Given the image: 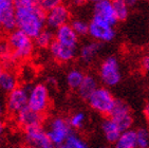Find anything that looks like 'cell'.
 I'll return each mask as SVG.
<instances>
[{"label":"cell","instance_id":"cell-2","mask_svg":"<svg viewBox=\"0 0 149 148\" xmlns=\"http://www.w3.org/2000/svg\"><path fill=\"white\" fill-rule=\"evenodd\" d=\"M6 41L9 43L14 60H24L33 54L35 47L33 39L18 29L9 33Z\"/></svg>","mask_w":149,"mask_h":148},{"label":"cell","instance_id":"cell-33","mask_svg":"<svg viewBox=\"0 0 149 148\" xmlns=\"http://www.w3.org/2000/svg\"><path fill=\"white\" fill-rule=\"evenodd\" d=\"M100 1H102V0H73V2L76 3V4H84V3H88V2L97 3Z\"/></svg>","mask_w":149,"mask_h":148},{"label":"cell","instance_id":"cell-7","mask_svg":"<svg viewBox=\"0 0 149 148\" xmlns=\"http://www.w3.org/2000/svg\"><path fill=\"white\" fill-rule=\"evenodd\" d=\"M90 37L94 41H98L100 43H111L115 38L116 32L114 27H112L109 23L105 22L103 20L92 17L89 22V33Z\"/></svg>","mask_w":149,"mask_h":148},{"label":"cell","instance_id":"cell-11","mask_svg":"<svg viewBox=\"0 0 149 148\" xmlns=\"http://www.w3.org/2000/svg\"><path fill=\"white\" fill-rule=\"evenodd\" d=\"M71 19V13L65 4L55 8L46 13V27L49 30H57L60 27L68 24Z\"/></svg>","mask_w":149,"mask_h":148},{"label":"cell","instance_id":"cell-42","mask_svg":"<svg viewBox=\"0 0 149 148\" xmlns=\"http://www.w3.org/2000/svg\"><path fill=\"white\" fill-rule=\"evenodd\" d=\"M0 148H1V142H0Z\"/></svg>","mask_w":149,"mask_h":148},{"label":"cell","instance_id":"cell-12","mask_svg":"<svg viewBox=\"0 0 149 148\" xmlns=\"http://www.w3.org/2000/svg\"><path fill=\"white\" fill-rule=\"evenodd\" d=\"M0 29L8 33L16 30V17L13 0H0Z\"/></svg>","mask_w":149,"mask_h":148},{"label":"cell","instance_id":"cell-10","mask_svg":"<svg viewBox=\"0 0 149 148\" xmlns=\"http://www.w3.org/2000/svg\"><path fill=\"white\" fill-rule=\"evenodd\" d=\"M24 140L28 143V145L35 148H56L42 126L26 129Z\"/></svg>","mask_w":149,"mask_h":148},{"label":"cell","instance_id":"cell-26","mask_svg":"<svg viewBox=\"0 0 149 148\" xmlns=\"http://www.w3.org/2000/svg\"><path fill=\"white\" fill-rule=\"evenodd\" d=\"M72 129H81L87 122V115L84 111H76L68 119Z\"/></svg>","mask_w":149,"mask_h":148},{"label":"cell","instance_id":"cell-23","mask_svg":"<svg viewBox=\"0 0 149 148\" xmlns=\"http://www.w3.org/2000/svg\"><path fill=\"white\" fill-rule=\"evenodd\" d=\"M86 76V74L79 68H72L70 69L66 75V82L67 85L72 90H77L80 84L83 83L84 78Z\"/></svg>","mask_w":149,"mask_h":148},{"label":"cell","instance_id":"cell-24","mask_svg":"<svg viewBox=\"0 0 149 148\" xmlns=\"http://www.w3.org/2000/svg\"><path fill=\"white\" fill-rule=\"evenodd\" d=\"M112 8L118 21H125L129 16V6L124 0H111Z\"/></svg>","mask_w":149,"mask_h":148},{"label":"cell","instance_id":"cell-9","mask_svg":"<svg viewBox=\"0 0 149 148\" xmlns=\"http://www.w3.org/2000/svg\"><path fill=\"white\" fill-rule=\"evenodd\" d=\"M28 94L29 89L28 87H17L12 92L8 93L6 100V111L11 114L17 115L20 111L28 107Z\"/></svg>","mask_w":149,"mask_h":148},{"label":"cell","instance_id":"cell-1","mask_svg":"<svg viewBox=\"0 0 149 148\" xmlns=\"http://www.w3.org/2000/svg\"><path fill=\"white\" fill-rule=\"evenodd\" d=\"M13 2L16 29L34 39L46 29V12L33 0H13Z\"/></svg>","mask_w":149,"mask_h":148},{"label":"cell","instance_id":"cell-27","mask_svg":"<svg viewBox=\"0 0 149 148\" xmlns=\"http://www.w3.org/2000/svg\"><path fill=\"white\" fill-rule=\"evenodd\" d=\"M69 24L73 29V31L77 34L78 37L86 36L89 33V22H87L83 19H78V18L72 19Z\"/></svg>","mask_w":149,"mask_h":148},{"label":"cell","instance_id":"cell-13","mask_svg":"<svg viewBox=\"0 0 149 148\" xmlns=\"http://www.w3.org/2000/svg\"><path fill=\"white\" fill-rule=\"evenodd\" d=\"M92 17L103 20L105 22L111 24L112 27H115L118 22L112 8L111 0H102L100 2L94 3Z\"/></svg>","mask_w":149,"mask_h":148},{"label":"cell","instance_id":"cell-14","mask_svg":"<svg viewBox=\"0 0 149 148\" xmlns=\"http://www.w3.org/2000/svg\"><path fill=\"white\" fill-rule=\"evenodd\" d=\"M54 40L65 47L77 50L79 37L68 23V24H65V26L58 28L57 30H55Z\"/></svg>","mask_w":149,"mask_h":148},{"label":"cell","instance_id":"cell-41","mask_svg":"<svg viewBox=\"0 0 149 148\" xmlns=\"http://www.w3.org/2000/svg\"><path fill=\"white\" fill-rule=\"evenodd\" d=\"M100 148H108L107 146H102V147H100Z\"/></svg>","mask_w":149,"mask_h":148},{"label":"cell","instance_id":"cell-18","mask_svg":"<svg viewBox=\"0 0 149 148\" xmlns=\"http://www.w3.org/2000/svg\"><path fill=\"white\" fill-rule=\"evenodd\" d=\"M100 128H102V132H103L106 141L108 143H111V144H114L116 142V140L118 139V137L120 135V133H122V131H120L116 122L110 117H106L102 122Z\"/></svg>","mask_w":149,"mask_h":148},{"label":"cell","instance_id":"cell-28","mask_svg":"<svg viewBox=\"0 0 149 148\" xmlns=\"http://www.w3.org/2000/svg\"><path fill=\"white\" fill-rule=\"evenodd\" d=\"M136 148H149V129L147 127H140L135 130Z\"/></svg>","mask_w":149,"mask_h":148},{"label":"cell","instance_id":"cell-5","mask_svg":"<svg viewBox=\"0 0 149 148\" xmlns=\"http://www.w3.org/2000/svg\"><path fill=\"white\" fill-rule=\"evenodd\" d=\"M115 98L112 92L107 87H98L91 96L87 100L88 105L93 111L97 112L102 115H109L111 112L113 105L115 103Z\"/></svg>","mask_w":149,"mask_h":148},{"label":"cell","instance_id":"cell-20","mask_svg":"<svg viewBox=\"0 0 149 148\" xmlns=\"http://www.w3.org/2000/svg\"><path fill=\"white\" fill-rule=\"evenodd\" d=\"M113 148H136V137H135V130L123 131L116 142L113 144Z\"/></svg>","mask_w":149,"mask_h":148},{"label":"cell","instance_id":"cell-21","mask_svg":"<svg viewBox=\"0 0 149 148\" xmlns=\"http://www.w3.org/2000/svg\"><path fill=\"white\" fill-rule=\"evenodd\" d=\"M18 87L17 76L11 71H4L0 76V90L10 93Z\"/></svg>","mask_w":149,"mask_h":148},{"label":"cell","instance_id":"cell-35","mask_svg":"<svg viewBox=\"0 0 149 148\" xmlns=\"http://www.w3.org/2000/svg\"><path fill=\"white\" fill-rule=\"evenodd\" d=\"M125 2L127 3V6H135L136 4V2H138V0H124Z\"/></svg>","mask_w":149,"mask_h":148},{"label":"cell","instance_id":"cell-34","mask_svg":"<svg viewBox=\"0 0 149 148\" xmlns=\"http://www.w3.org/2000/svg\"><path fill=\"white\" fill-rule=\"evenodd\" d=\"M4 130H6V123L2 120V117H0V135L4 132Z\"/></svg>","mask_w":149,"mask_h":148},{"label":"cell","instance_id":"cell-4","mask_svg":"<svg viewBox=\"0 0 149 148\" xmlns=\"http://www.w3.org/2000/svg\"><path fill=\"white\" fill-rule=\"evenodd\" d=\"M28 108L38 114H45L50 107L49 89L45 84L37 83L28 87Z\"/></svg>","mask_w":149,"mask_h":148},{"label":"cell","instance_id":"cell-19","mask_svg":"<svg viewBox=\"0 0 149 148\" xmlns=\"http://www.w3.org/2000/svg\"><path fill=\"white\" fill-rule=\"evenodd\" d=\"M98 80L94 75L92 74H86V76L84 78L83 83L80 84V86L78 87L77 91L78 96L81 100H88L91 94L98 88Z\"/></svg>","mask_w":149,"mask_h":148},{"label":"cell","instance_id":"cell-6","mask_svg":"<svg viewBox=\"0 0 149 148\" xmlns=\"http://www.w3.org/2000/svg\"><path fill=\"white\" fill-rule=\"evenodd\" d=\"M46 131L52 143L57 147L73 132V129L66 117L57 115L49 121Z\"/></svg>","mask_w":149,"mask_h":148},{"label":"cell","instance_id":"cell-16","mask_svg":"<svg viewBox=\"0 0 149 148\" xmlns=\"http://www.w3.org/2000/svg\"><path fill=\"white\" fill-rule=\"evenodd\" d=\"M16 122L21 128L26 130V129L32 128V127L41 126V124H42V115L36 113V112L32 111L31 109L26 107V109L20 111L19 113L16 115Z\"/></svg>","mask_w":149,"mask_h":148},{"label":"cell","instance_id":"cell-3","mask_svg":"<svg viewBox=\"0 0 149 148\" xmlns=\"http://www.w3.org/2000/svg\"><path fill=\"white\" fill-rule=\"evenodd\" d=\"M98 78L104 87H115L122 80V70L118 59L115 56H108L100 63L98 68Z\"/></svg>","mask_w":149,"mask_h":148},{"label":"cell","instance_id":"cell-15","mask_svg":"<svg viewBox=\"0 0 149 148\" xmlns=\"http://www.w3.org/2000/svg\"><path fill=\"white\" fill-rule=\"evenodd\" d=\"M49 50L52 57L56 61H58L60 64L70 63L77 55V50L65 47L63 45L58 43L57 41H55V40L51 43V46L49 47Z\"/></svg>","mask_w":149,"mask_h":148},{"label":"cell","instance_id":"cell-38","mask_svg":"<svg viewBox=\"0 0 149 148\" xmlns=\"http://www.w3.org/2000/svg\"><path fill=\"white\" fill-rule=\"evenodd\" d=\"M41 1H42V0H33V2H34L35 4L39 6H40V4H41Z\"/></svg>","mask_w":149,"mask_h":148},{"label":"cell","instance_id":"cell-32","mask_svg":"<svg viewBox=\"0 0 149 148\" xmlns=\"http://www.w3.org/2000/svg\"><path fill=\"white\" fill-rule=\"evenodd\" d=\"M6 103L3 102L2 98L0 97V117H3V114L6 113Z\"/></svg>","mask_w":149,"mask_h":148},{"label":"cell","instance_id":"cell-31","mask_svg":"<svg viewBox=\"0 0 149 148\" xmlns=\"http://www.w3.org/2000/svg\"><path fill=\"white\" fill-rule=\"evenodd\" d=\"M142 68L145 72H148L149 73V55H145L142 59Z\"/></svg>","mask_w":149,"mask_h":148},{"label":"cell","instance_id":"cell-22","mask_svg":"<svg viewBox=\"0 0 149 148\" xmlns=\"http://www.w3.org/2000/svg\"><path fill=\"white\" fill-rule=\"evenodd\" d=\"M56 148H89V144L86 139L77 132H72L60 145Z\"/></svg>","mask_w":149,"mask_h":148},{"label":"cell","instance_id":"cell-36","mask_svg":"<svg viewBox=\"0 0 149 148\" xmlns=\"http://www.w3.org/2000/svg\"><path fill=\"white\" fill-rule=\"evenodd\" d=\"M144 113H145V115H146L147 119H149V103L148 104H146L145 107H144Z\"/></svg>","mask_w":149,"mask_h":148},{"label":"cell","instance_id":"cell-25","mask_svg":"<svg viewBox=\"0 0 149 148\" xmlns=\"http://www.w3.org/2000/svg\"><path fill=\"white\" fill-rule=\"evenodd\" d=\"M54 41V33L52 30L45 29L41 33L38 34L37 37L34 38V45L38 48H49L51 43Z\"/></svg>","mask_w":149,"mask_h":148},{"label":"cell","instance_id":"cell-29","mask_svg":"<svg viewBox=\"0 0 149 148\" xmlns=\"http://www.w3.org/2000/svg\"><path fill=\"white\" fill-rule=\"evenodd\" d=\"M14 60L12 56V52L6 40H0V61L2 64L10 63Z\"/></svg>","mask_w":149,"mask_h":148},{"label":"cell","instance_id":"cell-30","mask_svg":"<svg viewBox=\"0 0 149 148\" xmlns=\"http://www.w3.org/2000/svg\"><path fill=\"white\" fill-rule=\"evenodd\" d=\"M61 4H63V0H42L41 4H40V8L46 13H48L51 10L55 9V8H57V6H61Z\"/></svg>","mask_w":149,"mask_h":148},{"label":"cell","instance_id":"cell-17","mask_svg":"<svg viewBox=\"0 0 149 148\" xmlns=\"http://www.w3.org/2000/svg\"><path fill=\"white\" fill-rule=\"evenodd\" d=\"M103 45L98 41H89V43H84L78 50L77 54L78 58L84 65H90L94 61V59L97 57L98 53L100 52Z\"/></svg>","mask_w":149,"mask_h":148},{"label":"cell","instance_id":"cell-8","mask_svg":"<svg viewBox=\"0 0 149 148\" xmlns=\"http://www.w3.org/2000/svg\"><path fill=\"white\" fill-rule=\"evenodd\" d=\"M109 115L116 122L122 132L131 129L133 124V117H132L129 105L125 101L115 100L113 108Z\"/></svg>","mask_w":149,"mask_h":148},{"label":"cell","instance_id":"cell-40","mask_svg":"<svg viewBox=\"0 0 149 148\" xmlns=\"http://www.w3.org/2000/svg\"><path fill=\"white\" fill-rule=\"evenodd\" d=\"M147 55H149V46H148V50H147Z\"/></svg>","mask_w":149,"mask_h":148},{"label":"cell","instance_id":"cell-39","mask_svg":"<svg viewBox=\"0 0 149 148\" xmlns=\"http://www.w3.org/2000/svg\"><path fill=\"white\" fill-rule=\"evenodd\" d=\"M22 148H35V147H33V146H26V147H22Z\"/></svg>","mask_w":149,"mask_h":148},{"label":"cell","instance_id":"cell-37","mask_svg":"<svg viewBox=\"0 0 149 148\" xmlns=\"http://www.w3.org/2000/svg\"><path fill=\"white\" fill-rule=\"evenodd\" d=\"M4 72V68H3V64L0 61V76H1V74Z\"/></svg>","mask_w":149,"mask_h":148}]
</instances>
